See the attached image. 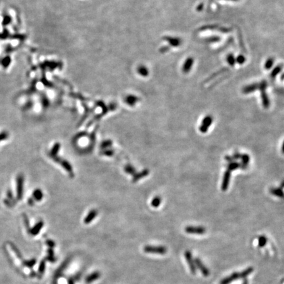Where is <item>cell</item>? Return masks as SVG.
I'll return each mask as SVG.
<instances>
[{
	"label": "cell",
	"mask_w": 284,
	"mask_h": 284,
	"mask_svg": "<svg viewBox=\"0 0 284 284\" xmlns=\"http://www.w3.org/2000/svg\"><path fill=\"white\" fill-rule=\"evenodd\" d=\"M17 198L20 200L22 198L23 187H24V176L22 174H19L17 178Z\"/></svg>",
	"instance_id": "2"
},
{
	"label": "cell",
	"mask_w": 284,
	"mask_h": 284,
	"mask_svg": "<svg viewBox=\"0 0 284 284\" xmlns=\"http://www.w3.org/2000/svg\"><path fill=\"white\" fill-rule=\"evenodd\" d=\"M112 142L111 140H106L104 141L101 144V148L103 149H105L107 148H108L112 146Z\"/></svg>",
	"instance_id": "24"
},
{
	"label": "cell",
	"mask_w": 284,
	"mask_h": 284,
	"mask_svg": "<svg viewBox=\"0 0 284 284\" xmlns=\"http://www.w3.org/2000/svg\"><path fill=\"white\" fill-rule=\"evenodd\" d=\"M241 156H242V155H240L239 153L236 152V153H235L234 154H233L232 157H233V159H234V160H238L239 159H241Z\"/></svg>",
	"instance_id": "31"
},
{
	"label": "cell",
	"mask_w": 284,
	"mask_h": 284,
	"mask_svg": "<svg viewBox=\"0 0 284 284\" xmlns=\"http://www.w3.org/2000/svg\"><path fill=\"white\" fill-rule=\"evenodd\" d=\"M185 257H186V261L187 262V264H188V266L189 267V269H190V271L192 272V273L193 274H195V273H196L197 268H196V266H195V261L193 260L191 252L189 251H186V252H185Z\"/></svg>",
	"instance_id": "3"
},
{
	"label": "cell",
	"mask_w": 284,
	"mask_h": 284,
	"mask_svg": "<svg viewBox=\"0 0 284 284\" xmlns=\"http://www.w3.org/2000/svg\"><path fill=\"white\" fill-rule=\"evenodd\" d=\"M144 251L147 253H153V254H159L164 255L165 254L167 249L164 246H152V245H146L145 246L143 249Z\"/></svg>",
	"instance_id": "1"
},
{
	"label": "cell",
	"mask_w": 284,
	"mask_h": 284,
	"mask_svg": "<svg viewBox=\"0 0 284 284\" xmlns=\"http://www.w3.org/2000/svg\"><path fill=\"white\" fill-rule=\"evenodd\" d=\"M60 147H61V145L59 143H56L52 149L51 150V151H50V157H53V156H57V155L58 152H59V151L60 149Z\"/></svg>",
	"instance_id": "18"
},
{
	"label": "cell",
	"mask_w": 284,
	"mask_h": 284,
	"mask_svg": "<svg viewBox=\"0 0 284 284\" xmlns=\"http://www.w3.org/2000/svg\"><path fill=\"white\" fill-rule=\"evenodd\" d=\"M270 192L272 193L273 195H276V196L282 197L284 196V193L282 191V189H279V188H274V189H270Z\"/></svg>",
	"instance_id": "19"
},
{
	"label": "cell",
	"mask_w": 284,
	"mask_h": 284,
	"mask_svg": "<svg viewBox=\"0 0 284 284\" xmlns=\"http://www.w3.org/2000/svg\"><path fill=\"white\" fill-rule=\"evenodd\" d=\"M11 22V17L9 15H6L3 17L2 24L3 26H7V25L9 24Z\"/></svg>",
	"instance_id": "28"
},
{
	"label": "cell",
	"mask_w": 284,
	"mask_h": 284,
	"mask_svg": "<svg viewBox=\"0 0 284 284\" xmlns=\"http://www.w3.org/2000/svg\"><path fill=\"white\" fill-rule=\"evenodd\" d=\"M282 153H284V142L282 144Z\"/></svg>",
	"instance_id": "40"
},
{
	"label": "cell",
	"mask_w": 284,
	"mask_h": 284,
	"mask_svg": "<svg viewBox=\"0 0 284 284\" xmlns=\"http://www.w3.org/2000/svg\"><path fill=\"white\" fill-rule=\"evenodd\" d=\"M101 154L108 156V157H111L114 155V151H113L112 149H106V150L103 151V152H102V153Z\"/></svg>",
	"instance_id": "29"
},
{
	"label": "cell",
	"mask_w": 284,
	"mask_h": 284,
	"mask_svg": "<svg viewBox=\"0 0 284 284\" xmlns=\"http://www.w3.org/2000/svg\"><path fill=\"white\" fill-rule=\"evenodd\" d=\"M193 60L192 58H189L187 59L184 65V67H183V70H184V72H187L190 71V69L193 65Z\"/></svg>",
	"instance_id": "13"
},
{
	"label": "cell",
	"mask_w": 284,
	"mask_h": 284,
	"mask_svg": "<svg viewBox=\"0 0 284 284\" xmlns=\"http://www.w3.org/2000/svg\"><path fill=\"white\" fill-rule=\"evenodd\" d=\"M186 232L187 233L190 234H203L205 232V229L203 227H193V226H187L185 229Z\"/></svg>",
	"instance_id": "5"
},
{
	"label": "cell",
	"mask_w": 284,
	"mask_h": 284,
	"mask_svg": "<svg viewBox=\"0 0 284 284\" xmlns=\"http://www.w3.org/2000/svg\"><path fill=\"white\" fill-rule=\"evenodd\" d=\"M28 203H29L30 205H33V204H34V200H33V199H29V201H28Z\"/></svg>",
	"instance_id": "37"
},
{
	"label": "cell",
	"mask_w": 284,
	"mask_h": 284,
	"mask_svg": "<svg viewBox=\"0 0 284 284\" xmlns=\"http://www.w3.org/2000/svg\"><path fill=\"white\" fill-rule=\"evenodd\" d=\"M43 226V222H42V221H40V222H39L38 223H37L34 228L32 229L31 233H32L33 235L37 234V233H38L40 231V230L42 228Z\"/></svg>",
	"instance_id": "16"
},
{
	"label": "cell",
	"mask_w": 284,
	"mask_h": 284,
	"mask_svg": "<svg viewBox=\"0 0 284 284\" xmlns=\"http://www.w3.org/2000/svg\"><path fill=\"white\" fill-rule=\"evenodd\" d=\"M230 177H231V171H230L229 170H227L226 171L224 172V176H223V180H222V186H221V188H222V190L224 192H226L228 189L230 184Z\"/></svg>",
	"instance_id": "6"
},
{
	"label": "cell",
	"mask_w": 284,
	"mask_h": 284,
	"mask_svg": "<svg viewBox=\"0 0 284 284\" xmlns=\"http://www.w3.org/2000/svg\"><path fill=\"white\" fill-rule=\"evenodd\" d=\"M60 163L61 164L62 167H64V168L67 170L68 172L70 173V174H72V166L70 165V163L65 160H62Z\"/></svg>",
	"instance_id": "15"
},
{
	"label": "cell",
	"mask_w": 284,
	"mask_h": 284,
	"mask_svg": "<svg viewBox=\"0 0 284 284\" xmlns=\"http://www.w3.org/2000/svg\"><path fill=\"white\" fill-rule=\"evenodd\" d=\"M212 122V117L209 115L205 117L199 127V130L201 131V132H202V133H206L208 129H209V126L211 125Z\"/></svg>",
	"instance_id": "4"
},
{
	"label": "cell",
	"mask_w": 284,
	"mask_h": 284,
	"mask_svg": "<svg viewBox=\"0 0 284 284\" xmlns=\"http://www.w3.org/2000/svg\"><path fill=\"white\" fill-rule=\"evenodd\" d=\"M267 239L265 236H261L259 238H258V245H259V247H264V246H265V245L267 244Z\"/></svg>",
	"instance_id": "27"
},
{
	"label": "cell",
	"mask_w": 284,
	"mask_h": 284,
	"mask_svg": "<svg viewBox=\"0 0 284 284\" xmlns=\"http://www.w3.org/2000/svg\"><path fill=\"white\" fill-rule=\"evenodd\" d=\"M239 167H240V163H238L236 162H232L228 164V170H229L230 171H233V170H235Z\"/></svg>",
	"instance_id": "22"
},
{
	"label": "cell",
	"mask_w": 284,
	"mask_h": 284,
	"mask_svg": "<svg viewBox=\"0 0 284 284\" xmlns=\"http://www.w3.org/2000/svg\"><path fill=\"white\" fill-rule=\"evenodd\" d=\"M33 197L37 201H40L43 199V194L41 189H36V190L33 192Z\"/></svg>",
	"instance_id": "14"
},
{
	"label": "cell",
	"mask_w": 284,
	"mask_h": 284,
	"mask_svg": "<svg viewBox=\"0 0 284 284\" xmlns=\"http://www.w3.org/2000/svg\"><path fill=\"white\" fill-rule=\"evenodd\" d=\"M101 276V274L99 272H95L87 276L86 278V282L87 283H90L94 281L99 279V277Z\"/></svg>",
	"instance_id": "11"
},
{
	"label": "cell",
	"mask_w": 284,
	"mask_h": 284,
	"mask_svg": "<svg viewBox=\"0 0 284 284\" xmlns=\"http://www.w3.org/2000/svg\"><path fill=\"white\" fill-rule=\"evenodd\" d=\"M8 137H9V134L7 132H5V131L2 132V133H0V142L6 140V139L8 138Z\"/></svg>",
	"instance_id": "30"
},
{
	"label": "cell",
	"mask_w": 284,
	"mask_h": 284,
	"mask_svg": "<svg viewBox=\"0 0 284 284\" xmlns=\"http://www.w3.org/2000/svg\"><path fill=\"white\" fill-rule=\"evenodd\" d=\"M138 68H139L138 72L140 73V74L143 76V77H146V76H147L148 74V70L146 67L142 66L140 67H139Z\"/></svg>",
	"instance_id": "26"
},
{
	"label": "cell",
	"mask_w": 284,
	"mask_h": 284,
	"mask_svg": "<svg viewBox=\"0 0 284 284\" xmlns=\"http://www.w3.org/2000/svg\"><path fill=\"white\" fill-rule=\"evenodd\" d=\"M243 60H244V57H243V56H242V57H239V59H237V61H238L239 62H240V63L243 62Z\"/></svg>",
	"instance_id": "35"
},
{
	"label": "cell",
	"mask_w": 284,
	"mask_h": 284,
	"mask_svg": "<svg viewBox=\"0 0 284 284\" xmlns=\"http://www.w3.org/2000/svg\"><path fill=\"white\" fill-rule=\"evenodd\" d=\"M11 58L9 57H4L2 60V65L4 68H7L10 65V63H11Z\"/></svg>",
	"instance_id": "25"
},
{
	"label": "cell",
	"mask_w": 284,
	"mask_h": 284,
	"mask_svg": "<svg viewBox=\"0 0 284 284\" xmlns=\"http://www.w3.org/2000/svg\"><path fill=\"white\" fill-rule=\"evenodd\" d=\"M161 203V198L159 196H157V197H154L152 201H151V206L155 208H157L158 207H159Z\"/></svg>",
	"instance_id": "23"
},
{
	"label": "cell",
	"mask_w": 284,
	"mask_h": 284,
	"mask_svg": "<svg viewBox=\"0 0 284 284\" xmlns=\"http://www.w3.org/2000/svg\"><path fill=\"white\" fill-rule=\"evenodd\" d=\"M49 242V243H48V244H49V245H50V246H51V247H53V246L54 245V243H53V242L50 241V242Z\"/></svg>",
	"instance_id": "38"
},
{
	"label": "cell",
	"mask_w": 284,
	"mask_h": 284,
	"mask_svg": "<svg viewBox=\"0 0 284 284\" xmlns=\"http://www.w3.org/2000/svg\"><path fill=\"white\" fill-rule=\"evenodd\" d=\"M124 172L130 175H134L136 174V170L135 168L131 165H127L124 167Z\"/></svg>",
	"instance_id": "17"
},
{
	"label": "cell",
	"mask_w": 284,
	"mask_h": 284,
	"mask_svg": "<svg viewBox=\"0 0 284 284\" xmlns=\"http://www.w3.org/2000/svg\"><path fill=\"white\" fill-rule=\"evenodd\" d=\"M195 266H196V268H197L201 273L203 274L204 276H208L209 275V271L207 269V268L203 264V263L202 262V261L199 259V258H195Z\"/></svg>",
	"instance_id": "7"
},
{
	"label": "cell",
	"mask_w": 284,
	"mask_h": 284,
	"mask_svg": "<svg viewBox=\"0 0 284 284\" xmlns=\"http://www.w3.org/2000/svg\"><path fill=\"white\" fill-rule=\"evenodd\" d=\"M149 171L148 169H144L143 171L139 172V173H136V174L134 175L133 179H132V182H134V183L136 182L138 180H140V179L146 177V176H147L149 174Z\"/></svg>",
	"instance_id": "9"
},
{
	"label": "cell",
	"mask_w": 284,
	"mask_h": 284,
	"mask_svg": "<svg viewBox=\"0 0 284 284\" xmlns=\"http://www.w3.org/2000/svg\"><path fill=\"white\" fill-rule=\"evenodd\" d=\"M7 195H8V197H9V198H11V199L12 198V192H11V191L9 190V191H8V193H7Z\"/></svg>",
	"instance_id": "36"
},
{
	"label": "cell",
	"mask_w": 284,
	"mask_h": 284,
	"mask_svg": "<svg viewBox=\"0 0 284 284\" xmlns=\"http://www.w3.org/2000/svg\"><path fill=\"white\" fill-rule=\"evenodd\" d=\"M86 134V132H82V133L78 134L76 137H77V139H79V138H80L82 137H83V136H85Z\"/></svg>",
	"instance_id": "34"
},
{
	"label": "cell",
	"mask_w": 284,
	"mask_h": 284,
	"mask_svg": "<svg viewBox=\"0 0 284 284\" xmlns=\"http://www.w3.org/2000/svg\"><path fill=\"white\" fill-rule=\"evenodd\" d=\"M252 272H253V268L250 267V268H246L245 270H244L242 272L240 273V276H241V277L242 278H244L245 279L246 277H247L250 274H251Z\"/></svg>",
	"instance_id": "21"
},
{
	"label": "cell",
	"mask_w": 284,
	"mask_h": 284,
	"mask_svg": "<svg viewBox=\"0 0 284 284\" xmlns=\"http://www.w3.org/2000/svg\"><path fill=\"white\" fill-rule=\"evenodd\" d=\"M241 276L240 273H237V272H234L230 276H228L224 278L222 281L220 282V284H230V283L233 282V281H235L236 280H238L239 278H240Z\"/></svg>",
	"instance_id": "8"
},
{
	"label": "cell",
	"mask_w": 284,
	"mask_h": 284,
	"mask_svg": "<svg viewBox=\"0 0 284 284\" xmlns=\"http://www.w3.org/2000/svg\"><path fill=\"white\" fill-rule=\"evenodd\" d=\"M97 213H98V212L97 210H96V209L92 210L89 213L87 214V215L86 216V217L85 218V219L84 220V222L86 224L92 222V221L97 217Z\"/></svg>",
	"instance_id": "10"
},
{
	"label": "cell",
	"mask_w": 284,
	"mask_h": 284,
	"mask_svg": "<svg viewBox=\"0 0 284 284\" xmlns=\"http://www.w3.org/2000/svg\"><path fill=\"white\" fill-rule=\"evenodd\" d=\"M242 284H248V281H247V280H246V279H244L243 282Z\"/></svg>",
	"instance_id": "39"
},
{
	"label": "cell",
	"mask_w": 284,
	"mask_h": 284,
	"mask_svg": "<svg viewBox=\"0 0 284 284\" xmlns=\"http://www.w3.org/2000/svg\"><path fill=\"white\" fill-rule=\"evenodd\" d=\"M272 62H273V61H272V59H268V60L267 61V62H266V67H267V68H270V67L272 65Z\"/></svg>",
	"instance_id": "32"
},
{
	"label": "cell",
	"mask_w": 284,
	"mask_h": 284,
	"mask_svg": "<svg viewBox=\"0 0 284 284\" xmlns=\"http://www.w3.org/2000/svg\"><path fill=\"white\" fill-rule=\"evenodd\" d=\"M241 159H242V164H240V167L242 168V169H245L246 167H247L249 162V156L247 154H243L241 156Z\"/></svg>",
	"instance_id": "12"
},
{
	"label": "cell",
	"mask_w": 284,
	"mask_h": 284,
	"mask_svg": "<svg viewBox=\"0 0 284 284\" xmlns=\"http://www.w3.org/2000/svg\"><path fill=\"white\" fill-rule=\"evenodd\" d=\"M225 159L229 162H233V161H234V159H233V157H230V156H226L225 157Z\"/></svg>",
	"instance_id": "33"
},
{
	"label": "cell",
	"mask_w": 284,
	"mask_h": 284,
	"mask_svg": "<svg viewBox=\"0 0 284 284\" xmlns=\"http://www.w3.org/2000/svg\"><path fill=\"white\" fill-rule=\"evenodd\" d=\"M126 103L128 104L130 106H134L135 103L137 102V98L135 96H128L125 99Z\"/></svg>",
	"instance_id": "20"
}]
</instances>
